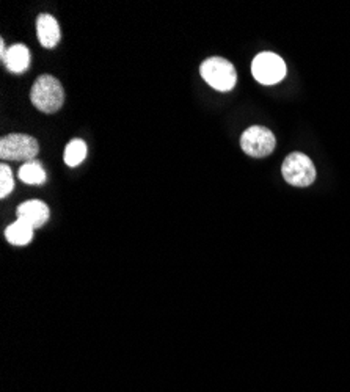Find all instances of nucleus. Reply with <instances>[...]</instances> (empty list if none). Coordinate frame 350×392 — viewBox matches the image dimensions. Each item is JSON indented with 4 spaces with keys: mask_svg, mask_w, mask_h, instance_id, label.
I'll return each mask as SVG.
<instances>
[{
    "mask_svg": "<svg viewBox=\"0 0 350 392\" xmlns=\"http://www.w3.org/2000/svg\"><path fill=\"white\" fill-rule=\"evenodd\" d=\"M277 146V138L271 129L264 126H252L242 133L240 148L247 155L254 159L267 157Z\"/></svg>",
    "mask_w": 350,
    "mask_h": 392,
    "instance_id": "obj_6",
    "label": "nucleus"
},
{
    "mask_svg": "<svg viewBox=\"0 0 350 392\" xmlns=\"http://www.w3.org/2000/svg\"><path fill=\"white\" fill-rule=\"evenodd\" d=\"M86 157V145L84 140L74 138L71 140L68 145H66L65 150V164L74 168L82 164Z\"/></svg>",
    "mask_w": 350,
    "mask_h": 392,
    "instance_id": "obj_12",
    "label": "nucleus"
},
{
    "mask_svg": "<svg viewBox=\"0 0 350 392\" xmlns=\"http://www.w3.org/2000/svg\"><path fill=\"white\" fill-rule=\"evenodd\" d=\"M19 179L29 185H43L46 182V171L38 160L27 162L19 168Z\"/></svg>",
    "mask_w": 350,
    "mask_h": 392,
    "instance_id": "obj_11",
    "label": "nucleus"
},
{
    "mask_svg": "<svg viewBox=\"0 0 350 392\" xmlns=\"http://www.w3.org/2000/svg\"><path fill=\"white\" fill-rule=\"evenodd\" d=\"M200 74L205 82L214 90L226 93L238 84V72L231 62L221 57H211L200 66Z\"/></svg>",
    "mask_w": 350,
    "mask_h": 392,
    "instance_id": "obj_2",
    "label": "nucleus"
},
{
    "mask_svg": "<svg viewBox=\"0 0 350 392\" xmlns=\"http://www.w3.org/2000/svg\"><path fill=\"white\" fill-rule=\"evenodd\" d=\"M252 74L261 85H275L286 77L287 67L277 53L261 52L253 58Z\"/></svg>",
    "mask_w": 350,
    "mask_h": 392,
    "instance_id": "obj_5",
    "label": "nucleus"
},
{
    "mask_svg": "<svg viewBox=\"0 0 350 392\" xmlns=\"http://www.w3.org/2000/svg\"><path fill=\"white\" fill-rule=\"evenodd\" d=\"M30 100L38 110L56 113L65 103V90L60 80L49 74L38 77L30 90Z\"/></svg>",
    "mask_w": 350,
    "mask_h": 392,
    "instance_id": "obj_1",
    "label": "nucleus"
},
{
    "mask_svg": "<svg viewBox=\"0 0 350 392\" xmlns=\"http://www.w3.org/2000/svg\"><path fill=\"white\" fill-rule=\"evenodd\" d=\"M18 220L25 221L27 225H30L33 229H38L44 226L47 220H49L51 211L47 207L46 202L39 200H30L22 202L18 207Z\"/></svg>",
    "mask_w": 350,
    "mask_h": 392,
    "instance_id": "obj_7",
    "label": "nucleus"
},
{
    "mask_svg": "<svg viewBox=\"0 0 350 392\" xmlns=\"http://www.w3.org/2000/svg\"><path fill=\"white\" fill-rule=\"evenodd\" d=\"M33 234H35V229H33L30 225H27V223L22 220H16L5 229L6 240H8L11 245H16V247L29 245L33 239Z\"/></svg>",
    "mask_w": 350,
    "mask_h": 392,
    "instance_id": "obj_10",
    "label": "nucleus"
},
{
    "mask_svg": "<svg viewBox=\"0 0 350 392\" xmlns=\"http://www.w3.org/2000/svg\"><path fill=\"white\" fill-rule=\"evenodd\" d=\"M281 174L287 184L294 187H308L316 181L313 160L302 152H292L283 162Z\"/></svg>",
    "mask_w": 350,
    "mask_h": 392,
    "instance_id": "obj_4",
    "label": "nucleus"
},
{
    "mask_svg": "<svg viewBox=\"0 0 350 392\" xmlns=\"http://www.w3.org/2000/svg\"><path fill=\"white\" fill-rule=\"evenodd\" d=\"M6 70L13 74H22L29 70L30 51L24 44H13L8 47L5 62Z\"/></svg>",
    "mask_w": 350,
    "mask_h": 392,
    "instance_id": "obj_9",
    "label": "nucleus"
},
{
    "mask_svg": "<svg viewBox=\"0 0 350 392\" xmlns=\"http://www.w3.org/2000/svg\"><path fill=\"white\" fill-rule=\"evenodd\" d=\"M15 188L13 173L8 165H0V198H6Z\"/></svg>",
    "mask_w": 350,
    "mask_h": 392,
    "instance_id": "obj_13",
    "label": "nucleus"
},
{
    "mask_svg": "<svg viewBox=\"0 0 350 392\" xmlns=\"http://www.w3.org/2000/svg\"><path fill=\"white\" fill-rule=\"evenodd\" d=\"M37 37L46 49L56 47L62 38L60 25L56 21V18L51 15H39L37 19Z\"/></svg>",
    "mask_w": 350,
    "mask_h": 392,
    "instance_id": "obj_8",
    "label": "nucleus"
},
{
    "mask_svg": "<svg viewBox=\"0 0 350 392\" xmlns=\"http://www.w3.org/2000/svg\"><path fill=\"white\" fill-rule=\"evenodd\" d=\"M39 152L38 141L25 133H8L0 140V157L4 160L27 162L37 160Z\"/></svg>",
    "mask_w": 350,
    "mask_h": 392,
    "instance_id": "obj_3",
    "label": "nucleus"
}]
</instances>
